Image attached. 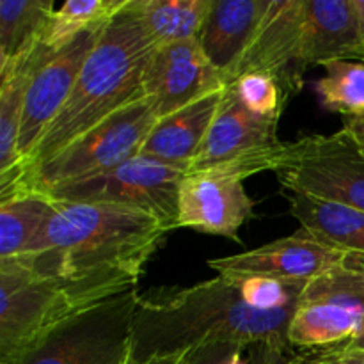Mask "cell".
Wrapping results in <instances>:
<instances>
[{"label": "cell", "mask_w": 364, "mask_h": 364, "mask_svg": "<svg viewBox=\"0 0 364 364\" xmlns=\"http://www.w3.org/2000/svg\"><path fill=\"white\" fill-rule=\"evenodd\" d=\"M109 299L89 284L39 276L16 259H0V364H18L50 331Z\"/></svg>", "instance_id": "277c9868"}, {"label": "cell", "mask_w": 364, "mask_h": 364, "mask_svg": "<svg viewBox=\"0 0 364 364\" xmlns=\"http://www.w3.org/2000/svg\"><path fill=\"white\" fill-rule=\"evenodd\" d=\"M343 128L364 148V112L355 117H347Z\"/></svg>", "instance_id": "1f68e13d"}, {"label": "cell", "mask_w": 364, "mask_h": 364, "mask_svg": "<svg viewBox=\"0 0 364 364\" xmlns=\"http://www.w3.org/2000/svg\"><path fill=\"white\" fill-rule=\"evenodd\" d=\"M231 279L238 283L245 304L258 309V311H279V309L295 308L302 290L308 284L259 276L231 277Z\"/></svg>", "instance_id": "484cf974"}, {"label": "cell", "mask_w": 364, "mask_h": 364, "mask_svg": "<svg viewBox=\"0 0 364 364\" xmlns=\"http://www.w3.org/2000/svg\"><path fill=\"white\" fill-rule=\"evenodd\" d=\"M128 4L103 28L66 105L23 164V173L48 162L103 119L144 98L146 68L156 45Z\"/></svg>", "instance_id": "3957f363"}, {"label": "cell", "mask_w": 364, "mask_h": 364, "mask_svg": "<svg viewBox=\"0 0 364 364\" xmlns=\"http://www.w3.org/2000/svg\"><path fill=\"white\" fill-rule=\"evenodd\" d=\"M55 212L48 192L16 188L0 192V259L25 255Z\"/></svg>", "instance_id": "44dd1931"}, {"label": "cell", "mask_w": 364, "mask_h": 364, "mask_svg": "<svg viewBox=\"0 0 364 364\" xmlns=\"http://www.w3.org/2000/svg\"><path fill=\"white\" fill-rule=\"evenodd\" d=\"M350 345H354V347H358V348H363L364 350V320H363V326H361V329H359L358 336L350 341Z\"/></svg>", "instance_id": "836d02e7"}, {"label": "cell", "mask_w": 364, "mask_h": 364, "mask_svg": "<svg viewBox=\"0 0 364 364\" xmlns=\"http://www.w3.org/2000/svg\"><path fill=\"white\" fill-rule=\"evenodd\" d=\"M355 7V14H358L359 28H361V34L364 38V0H352Z\"/></svg>", "instance_id": "d6a6232c"}, {"label": "cell", "mask_w": 364, "mask_h": 364, "mask_svg": "<svg viewBox=\"0 0 364 364\" xmlns=\"http://www.w3.org/2000/svg\"><path fill=\"white\" fill-rule=\"evenodd\" d=\"M277 121V117H263L251 112L238 100L235 89L226 85L215 119L187 173L210 169L235 156L279 144Z\"/></svg>", "instance_id": "9a60e30c"}, {"label": "cell", "mask_w": 364, "mask_h": 364, "mask_svg": "<svg viewBox=\"0 0 364 364\" xmlns=\"http://www.w3.org/2000/svg\"><path fill=\"white\" fill-rule=\"evenodd\" d=\"M187 171L137 155L103 174L48 192L60 201L105 203L155 217L169 231L180 228V185Z\"/></svg>", "instance_id": "ba28073f"}, {"label": "cell", "mask_w": 364, "mask_h": 364, "mask_svg": "<svg viewBox=\"0 0 364 364\" xmlns=\"http://www.w3.org/2000/svg\"><path fill=\"white\" fill-rule=\"evenodd\" d=\"M156 121L153 103L146 96L135 100L80 135L48 162L0 187V192L16 188L50 192L60 185L112 171L141 153Z\"/></svg>", "instance_id": "5b68a950"}, {"label": "cell", "mask_w": 364, "mask_h": 364, "mask_svg": "<svg viewBox=\"0 0 364 364\" xmlns=\"http://www.w3.org/2000/svg\"><path fill=\"white\" fill-rule=\"evenodd\" d=\"M276 174L287 191L364 212V148L345 128L295 141V156Z\"/></svg>", "instance_id": "9c48e42d"}, {"label": "cell", "mask_w": 364, "mask_h": 364, "mask_svg": "<svg viewBox=\"0 0 364 364\" xmlns=\"http://www.w3.org/2000/svg\"><path fill=\"white\" fill-rule=\"evenodd\" d=\"M242 347L230 343H208L196 347L192 352L191 364H226L228 359Z\"/></svg>", "instance_id": "f1b7e54d"}, {"label": "cell", "mask_w": 364, "mask_h": 364, "mask_svg": "<svg viewBox=\"0 0 364 364\" xmlns=\"http://www.w3.org/2000/svg\"><path fill=\"white\" fill-rule=\"evenodd\" d=\"M326 75L315 82L320 105L334 114L355 117L364 112V63L333 60L323 64Z\"/></svg>", "instance_id": "cb8c5ba5"}, {"label": "cell", "mask_w": 364, "mask_h": 364, "mask_svg": "<svg viewBox=\"0 0 364 364\" xmlns=\"http://www.w3.org/2000/svg\"><path fill=\"white\" fill-rule=\"evenodd\" d=\"M306 60V0H270L269 11L233 78L244 73L274 77L284 98L301 91Z\"/></svg>", "instance_id": "8fae6325"}, {"label": "cell", "mask_w": 364, "mask_h": 364, "mask_svg": "<svg viewBox=\"0 0 364 364\" xmlns=\"http://www.w3.org/2000/svg\"><path fill=\"white\" fill-rule=\"evenodd\" d=\"M291 364H364V350L350 343L311 348L304 354H294Z\"/></svg>", "instance_id": "83f0119b"}, {"label": "cell", "mask_w": 364, "mask_h": 364, "mask_svg": "<svg viewBox=\"0 0 364 364\" xmlns=\"http://www.w3.org/2000/svg\"><path fill=\"white\" fill-rule=\"evenodd\" d=\"M194 348H187V350L174 352V354H167V355H153V358L141 359V361H135V359L130 358V363L128 364H191V358Z\"/></svg>", "instance_id": "f546056e"}, {"label": "cell", "mask_w": 364, "mask_h": 364, "mask_svg": "<svg viewBox=\"0 0 364 364\" xmlns=\"http://www.w3.org/2000/svg\"><path fill=\"white\" fill-rule=\"evenodd\" d=\"M156 46L199 39L213 0H130Z\"/></svg>", "instance_id": "7402d4cb"}, {"label": "cell", "mask_w": 364, "mask_h": 364, "mask_svg": "<svg viewBox=\"0 0 364 364\" xmlns=\"http://www.w3.org/2000/svg\"><path fill=\"white\" fill-rule=\"evenodd\" d=\"M255 217V201L244 180L215 169L185 173L180 185V228L230 238L242 244L238 231Z\"/></svg>", "instance_id": "5bb4252c"}, {"label": "cell", "mask_w": 364, "mask_h": 364, "mask_svg": "<svg viewBox=\"0 0 364 364\" xmlns=\"http://www.w3.org/2000/svg\"><path fill=\"white\" fill-rule=\"evenodd\" d=\"M169 233L155 217L127 206L55 199V212L18 258L45 277L84 283L109 297L137 288L144 267Z\"/></svg>", "instance_id": "6da1fadb"}, {"label": "cell", "mask_w": 364, "mask_h": 364, "mask_svg": "<svg viewBox=\"0 0 364 364\" xmlns=\"http://www.w3.org/2000/svg\"><path fill=\"white\" fill-rule=\"evenodd\" d=\"M270 0H213L199 43L206 59L231 84L242 57L262 25Z\"/></svg>", "instance_id": "2e32d148"}, {"label": "cell", "mask_w": 364, "mask_h": 364, "mask_svg": "<svg viewBox=\"0 0 364 364\" xmlns=\"http://www.w3.org/2000/svg\"><path fill=\"white\" fill-rule=\"evenodd\" d=\"M55 52L43 39L27 53L0 66V187L20 178L18 135L25 95L36 71Z\"/></svg>", "instance_id": "d6986e66"}, {"label": "cell", "mask_w": 364, "mask_h": 364, "mask_svg": "<svg viewBox=\"0 0 364 364\" xmlns=\"http://www.w3.org/2000/svg\"><path fill=\"white\" fill-rule=\"evenodd\" d=\"M348 252L331 247L306 230L279 238L242 255L212 259L208 267L226 277H272L309 283L348 258Z\"/></svg>", "instance_id": "7c38bea8"}, {"label": "cell", "mask_w": 364, "mask_h": 364, "mask_svg": "<svg viewBox=\"0 0 364 364\" xmlns=\"http://www.w3.org/2000/svg\"><path fill=\"white\" fill-rule=\"evenodd\" d=\"M226 87L217 89L183 109L160 117L139 155L188 171L212 127Z\"/></svg>", "instance_id": "e0dca14e"}, {"label": "cell", "mask_w": 364, "mask_h": 364, "mask_svg": "<svg viewBox=\"0 0 364 364\" xmlns=\"http://www.w3.org/2000/svg\"><path fill=\"white\" fill-rule=\"evenodd\" d=\"M137 288L103 301L50 331L18 364H128Z\"/></svg>", "instance_id": "52a82bcc"}, {"label": "cell", "mask_w": 364, "mask_h": 364, "mask_svg": "<svg viewBox=\"0 0 364 364\" xmlns=\"http://www.w3.org/2000/svg\"><path fill=\"white\" fill-rule=\"evenodd\" d=\"M306 60L364 63V38L352 0H306Z\"/></svg>", "instance_id": "ac0fdd59"}, {"label": "cell", "mask_w": 364, "mask_h": 364, "mask_svg": "<svg viewBox=\"0 0 364 364\" xmlns=\"http://www.w3.org/2000/svg\"><path fill=\"white\" fill-rule=\"evenodd\" d=\"M231 87L237 92L238 100L251 112L263 117H277L284 105V95L274 77L267 73H244L231 82Z\"/></svg>", "instance_id": "4316f807"}, {"label": "cell", "mask_w": 364, "mask_h": 364, "mask_svg": "<svg viewBox=\"0 0 364 364\" xmlns=\"http://www.w3.org/2000/svg\"><path fill=\"white\" fill-rule=\"evenodd\" d=\"M363 320L364 256L350 255L306 284L291 315L288 341L302 350L350 343Z\"/></svg>", "instance_id": "8992f818"}, {"label": "cell", "mask_w": 364, "mask_h": 364, "mask_svg": "<svg viewBox=\"0 0 364 364\" xmlns=\"http://www.w3.org/2000/svg\"><path fill=\"white\" fill-rule=\"evenodd\" d=\"M258 348V355L262 364H291L288 354L290 352L284 350H277V348H270V347H255Z\"/></svg>", "instance_id": "4dcf8cb0"}, {"label": "cell", "mask_w": 364, "mask_h": 364, "mask_svg": "<svg viewBox=\"0 0 364 364\" xmlns=\"http://www.w3.org/2000/svg\"><path fill=\"white\" fill-rule=\"evenodd\" d=\"M295 308L258 311L245 304L238 283L217 276L188 288L139 294L132 323V359L167 355L208 343L294 350L288 327Z\"/></svg>", "instance_id": "7a4b0ae2"}, {"label": "cell", "mask_w": 364, "mask_h": 364, "mask_svg": "<svg viewBox=\"0 0 364 364\" xmlns=\"http://www.w3.org/2000/svg\"><path fill=\"white\" fill-rule=\"evenodd\" d=\"M281 194L288 201L290 213L299 220L302 230L326 242L331 247L348 255L364 256L363 210L287 188H283Z\"/></svg>", "instance_id": "ffe728a7"}, {"label": "cell", "mask_w": 364, "mask_h": 364, "mask_svg": "<svg viewBox=\"0 0 364 364\" xmlns=\"http://www.w3.org/2000/svg\"><path fill=\"white\" fill-rule=\"evenodd\" d=\"M55 11L52 0H0V66L41 43Z\"/></svg>", "instance_id": "603a6c76"}, {"label": "cell", "mask_w": 364, "mask_h": 364, "mask_svg": "<svg viewBox=\"0 0 364 364\" xmlns=\"http://www.w3.org/2000/svg\"><path fill=\"white\" fill-rule=\"evenodd\" d=\"M127 4L128 0H68L50 21L45 36L46 46L60 50L82 32L109 23Z\"/></svg>", "instance_id": "d4e9b609"}, {"label": "cell", "mask_w": 364, "mask_h": 364, "mask_svg": "<svg viewBox=\"0 0 364 364\" xmlns=\"http://www.w3.org/2000/svg\"><path fill=\"white\" fill-rule=\"evenodd\" d=\"M105 27L107 23L82 32L73 41L57 50L32 77L25 95L20 135H18L21 173H23V164L66 105L89 53L96 46Z\"/></svg>", "instance_id": "30bf717a"}, {"label": "cell", "mask_w": 364, "mask_h": 364, "mask_svg": "<svg viewBox=\"0 0 364 364\" xmlns=\"http://www.w3.org/2000/svg\"><path fill=\"white\" fill-rule=\"evenodd\" d=\"M223 87L226 80L206 59L199 39L156 46L146 68L144 96L159 119Z\"/></svg>", "instance_id": "4fadbf2b"}]
</instances>
